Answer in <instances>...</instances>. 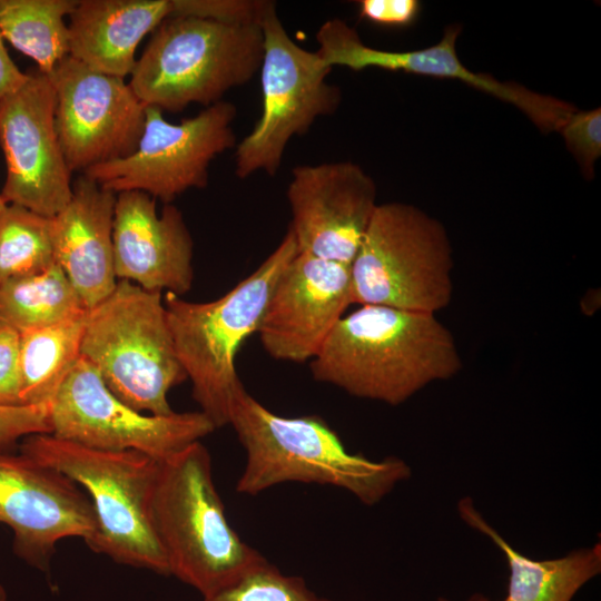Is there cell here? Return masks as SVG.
I'll list each match as a JSON object with an SVG mask.
<instances>
[{"mask_svg": "<svg viewBox=\"0 0 601 601\" xmlns=\"http://www.w3.org/2000/svg\"><path fill=\"white\" fill-rule=\"evenodd\" d=\"M443 224L416 206L378 204L351 263L353 304L436 314L453 294Z\"/></svg>", "mask_w": 601, "mask_h": 601, "instance_id": "ba28073f", "label": "cell"}, {"mask_svg": "<svg viewBox=\"0 0 601 601\" xmlns=\"http://www.w3.org/2000/svg\"><path fill=\"white\" fill-rule=\"evenodd\" d=\"M260 21L168 17L152 31L128 83L145 106L160 110L179 112L190 104H216L259 71Z\"/></svg>", "mask_w": 601, "mask_h": 601, "instance_id": "5b68a950", "label": "cell"}, {"mask_svg": "<svg viewBox=\"0 0 601 601\" xmlns=\"http://www.w3.org/2000/svg\"><path fill=\"white\" fill-rule=\"evenodd\" d=\"M459 24L449 26L437 43L415 50H385L365 45L357 31L341 19L325 21L316 33L317 55L331 68L355 71L380 68L425 77L453 79L484 91L523 111L543 132L558 131L575 110L570 102L543 95L515 82H503L491 75L465 67L456 51Z\"/></svg>", "mask_w": 601, "mask_h": 601, "instance_id": "9a60e30c", "label": "cell"}, {"mask_svg": "<svg viewBox=\"0 0 601 601\" xmlns=\"http://www.w3.org/2000/svg\"><path fill=\"white\" fill-rule=\"evenodd\" d=\"M0 406H23L21 403L19 332L2 323H0Z\"/></svg>", "mask_w": 601, "mask_h": 601, "instance_id": "f546056e", "label": "cell"}, {"mask_svg": "<svg viewBox=\"0 0 601 601\" xmlns=\"http://www.w3.org/2000/svg\"><path fill=\"white\" fill-rule=\"evenodd\" d=\"M461 519L501 549L510 568L508 594L502 601H571L583 584L601 571V544L564 556L533 560L515 550L476 510L471 497L457 504ZM467 601H492L474 594Z\"/></svg>", "mask_w": 601, "mask_h": 601, "instance_id": "44dd1931", "label": "cell"}, {"mask_svg": "<svg viewBox=\"0 0 601 601\" xmlns=\"http://www.w3.org/2000/svg\"><path fill=\"white\" fill-rule=\"evenodd\" d=\"M81 356L129 407L156 416L174 413L168 393L187 376L176 355L161 292L118 280L111 294L87 312Z\"/></svg>", "mask_w": 601, "mask_h": 601, "instance_id": "52a82bcc", "label": "cell"}, {"mask_svg": "<svg viewBox=\"0 0 601 601\" xmlns=\"http://www.w3.org/2000/svg\"><path fill=\"white\" fill-rule=\"evenodd\" d=\"M171 0H82L69 14V56L125 79L140 41L171 14Z\"/></svg>", "mask_w": 601, "mask_h": 601, "instance_id": "ffe728a7", "label": "cell"}, {"mask_svg": "<svg viewBox=\"0 0 601 601\" xmlns=\"http://www.w3.org/2000/svg\"><path fill=\"white\" fill-rule=\"evenodd\" d=\"M33 434H51L50 403L0 406V452H9L19 440Z\"/></svg>", "mask_w": 601, "mask_h": 601, "instance_id": "f1b7e54d", "label": "cell"}, {"mask_svg": "<svg viewBox=\"0 0 601 601\" xmlns=\"http://www.w3.org/2000/svg\"><path fill=\"white\" fill-rule=\"evenodd\" d=\"M373 178L357 164L298 165L287 199L298 253L351 265L377 207Z\"/></svg>", "mask_w": 601, "mask_h": 601, "instance_id": "2e32d148", "label": "cell"}, {"mask_svg": "<svg viewBox=\"0 0 601 601\" xmlns=\"http://www.w3.org/2000/svg\"><path fill=\"white\" fill-rule=\"evenodd\" d=\"M236 115L234 104L220 100L195 117L171 124L162 110L146 106L144 130L135 151L82 174L115 194L137 190L171 204L188 189L207 186L211 160L236 144Z\"/></svg>", "mask_w": 601, "mask_h": 601, "instance_id": "30bf717a", "label": "cell"}, {"mask_svg": "<svg viewBox=\"0 0 601 601\" xmlns=\"http://www.w3.org/2000/svg\"><path fill=\"white\" fill-rule=\"evenodd\" d=\"M20 453L76 482L89 496L97 533L88 545L114 561L169 575L151 502L159 461L137 451H104L51 434L24 437Z\"/></svg>", "mask_w": 601, "mask_h": 601, "instance_id": "8992f818", "label": "cell"}, {"mask_svg": "<svg viewBox=\"0 0 601 601\" xmlns=\"http://www.w3.org/2000/svg\"><path fill=\"white\" fill-rule=\"evenodd\" d=\"M51 435L104 451H137L164 461L211 434L200 411L145 415L119 401L80 356L50 401Z\"/></svg>", "mask_w": 601, "mask_h": 601, "instance_id": "8fae6325", "label": "cell"}, {"mask_svg": "<svg viewBox=\"0 0 601 601\" xmlns=\"http://www.w3.org/2000/svg\"><path fill=\"white\" fill-rule=\"evenodd\" d=\"M0 522L13 532V552L45 572L60 540L76 536L89 545L97 533L87 493L68 476L21 453L0 452Z\"/></svg>", "mask_w": 601, "mask_h": 601, "instance_id": "5bb4252c", "label": "cell"}, {"mask_svg": "<svg viewBox=\"0 0 601 601\" xmlns=\"http://www.w3.org/2000/svg\"><path fill=\"white\" fill-rule=\"evenodd\" d=\"M351 304V265L297 253L269 296L260 343L273 358L311 362Z\"/></svg>", "mask_w": 601, "mask_h": 601, "instance_id": "e0dca14e", "label": "cell"}, {"mask_svg": "<svg viewBox=\"0 0 601 601\" xmlns=\"http://www.w3.org/2000/svg\"><path fill=\"white\" fill-rule=\"evenodd\" d=\"M27 76V72H22L8 53L0 28V98L19 88Z\"/></svg>", "mask_w": 601, "mask_h": 601, "instance_id": "1f68e13d", "label": "cell"}, {"mask_svg": "<svg viewBox=\"0 0 601 601\" xmlns=\"http://www.w3.org/2000/svg\"><path fill=\"white\" fill-rule=\"evenodd\" d=\"M8 206V203L4 200L1 191H0V215L2 214V211L6 209V207Z\"/></svg>", "mask_w": 601, "mask_h": 601, "instance_id": "836d02e7", "label": "cell"}, {"mask_svg": "<svg viewBox=\"0 0 601 601\" xmlns=\"http://www.w3.org/2000/svg\"><path fill=\"white\" fill-rule=\"evenodd\" d=\"M58 264L0 284V323L19 333L50 326L87 312Z\"/></svg>", "mask_w": 601, "mask_h": 601, "instance_id": "603a6c76", "label": "cell"}, {"mask_svg": "<svg viewBox=\"0 0 601 601\" xmlns=\"http://www.w3.org/2000/svg\"><path fill=\"white\" fill-rule=\"evenodd\" d=\"M260 26L263 109L236 147L235 174L242 179L256 171L275 176L288 141L307 132L317 118L334 114L342 99L339 88L326 81L332 68L288 36L273 1Z\"/></svg>", "mask_w": 601, "mask_h": 601, "instance_id": "9c48e42d", "label": "cell"}, {"mask_svg": "<svg viewBox=\"0 0 601 601\" xmlns=\"http://www.w3.org/2000/svg\"><path fill=\"white\" fill-rule=\"evenodd\" d=\"M461 368L454 336L435 314L380 305L343 316L311 361L316 381L393 406Z\"/></svg>", "mask_w": 601, "mask_h": 601, "instance_id": "6da1fadb", "label": "cell"}, {"mask_svg": "<svg viewBox=\"0 0 601 601\" xmlns=\"http://www.w3.org/2000/svg\"><path fill=\"white\" fill-rule=\"evenodd\" d=\"M116 197L82 175L72 183L70 201L51 217L55 262L87 309L108 297L117 284L112 244Z\"/></svg>", "mask_w": 601, "mask_h": 601, "instance_id": "d6986e66", "label": "cell"}, {"mask_svg": "<svg viewBox=\"0 0 601 601\" xmlns=\"http://www.w3.org/2000/svg\"><path fill=\"white\" fill-rule=\"evenodd\" d=\"M151 514L169 575L204 599L266 561L229 524L200 441L159 462Z\"/></svg>", "mask_w": 601, "mask_h": 601, "instance_id": "3957f363", "label": "cell"}, {"mask_svg": "<svg viewBox=\"0 0 601 601\" xmlns=\"http://www.w3.org/2000/svg\"><path fill=\"white\" fill-rule=\"evenodd\" d=\"M421 12L417 0H363L359 2L362 18L381 26L407 27Z\"/></svg>", "mask_w": 601, "mask_h": 601, "instance_id": "4dcf8cb0", "label": "cell"}, {"mask_svg": "<svg viewBox=\"0 0 601 601\" xmlns=\"http://www.w3.org/2000/svg\"><path fill=\"white\" fill-rule=\"evenodd\" d=\"M228 425L246 454L236 483L240 494L256 495L287 482L315 483L346 490L371 506L411 476L403 460L353 454L319 416L277 415L244 386L233 401Z\"/></svg>", "mask_w": 601, "mask_h": 601, "instance_id": "7a4b0ae2", "label": "cell"}, {"mask_svg": "<svg viewBox=\"0 0 601 601\" xmlns=\"http://www.w3.org/2000/svg\"><path fill=\"white\" fill-rule=\"evenodd\" d=\"M47 76L56 92L58 140L71 173L135 151L146 106L125 79L95 71L70 56Z\"/></svg>", "mask_w": 601, "mask_h": 601, "instance_id": "7c38bea8", "label": "cell"}, {"mask_svg": "<svg viewBox=\"0 0 601 601\" xmlns=\"http://www.w3.org/2000/svg\"><path fill=\"white\" fill-rule=\"evenodd\" d=\"M75 0H0V28L4 40L49 75L69 56V32L65 17Z\"/></svg>", "mask_w": 601, "mask_h": 601, "instance_id": "cb8c5ba5", "label": "cell"}, {"mask_svg": "<svg viewBox=\"0 0 601 601\" xmlns=\"http://www.w3.org/2000/svg\"><path fill=\"white\" fill-rule=\"evenodd\" d=\"M169 17H195L225 22L260 21L268 1L258 0H171Z\"/></svg>", "mask_w": 601, "mask_h": 601, "instance_id": "83f0119b", "label": "cell"}, {"mask_svg": "<svg viewBox=\"0 0 601 601\" xmlns=\"http://www.w3.org/2000/svg\"><path fill=\"white\" fill-rule=\"evenodd\" d=\"M87 312L19 333L22 405L46 404L53 398L81 356Z\"/></svg>", "mask_w": 601, "mask_h": 601, "instance_id": "7402d4cb", "label": "cell"}, {"mask_svg": "<svg viewBox=\"0 0 601 601\" xmlns=\"http://www.w3.org/2000/svg\"><path fill=\"white\" fill-rule=\"evenodd\" d=\"M582 173L593 176L594 164L601 156V109L574 110L558 130Z\"/></svg>", "mask_w": 601, "mask_h": 601, "instance_id": "4316f807", "label": "cell"}, {"mask_svg": "<svg viewBox=\"0 0 601 601\" xmlns=\"http://www.w3.org/2000/svg\"><path fill=\"white\" fill-rule=\"evenodd\" d=\"M27 75L19 88L0 98V148L7 166L1 194L8 204L51 218L71 199L72 173L56 131L52 83L39 70Z\"/></svg>", "mask_w": 601, "mask_h": 601, "instance_id": "4fadbf2b", "label": "cell"}, {"mask_svg": "<svg viewBox=\"0 0 601 601\" xmlns=\"http://www.w3.org/2000/svg\"><path fill=\"white\" fill-rule=\"evenodd\" d=\"M114 268L118 280L147 290L187 294L194 282V242L181 211L130 190L117 194L112 230Z\"/></svg>", "mask_w": 601, "mask_h": 601, "instance_id": "ac0fdd59", "label": "cell"}, {"mask_svg": "<svg viewBox=\"0 0 601 601\" xmlns=\"http://www.w3.org/2000/svg\"><path fill=\"white\" fill-rule=\"evenodd\" d=\"M298 253L290 230L246 278L219 298L194 303L165 293L164 306L176 355L191 383L195 402L216 428L228 425L233 401L244 386L235 357L258 331L273 288Z\"/></svg>", "mask_w": 601, "mask_h": 601, "instance_id": "277c9868", "label": "cell"}, {"mask_svg": "<svg viewBox=\"0 0 601 601\" xmlns=\"http://www.w3.org/2000/svg\"><path fill=\"white\" fill-rule=\"evenodd\" d=\"M55 263L51 218L8 204L0 215V284Z\"/></svg>", "mask_w": 601, "mask_h": 601, "instance_id": "d4e9b609", "label": "cell"}, {"mask_svg": "<svg viewBox=\"0 0 601 601\" xmlns=\"http://www.w3.org/2000/svg\"><path fill=\"white\" fill-rule=\"evenodd\" d=\"M437 601H450V600H447L445 598H439Z\"/></svg>", "mask_w": 601, "mask_h": 601, "instance_id": "e575fe53", "label": "cell"}, {"mask_svg": "<svg viewBox=\"0 0 601 601\" xmlns=\"http://www.w3.org/2000/svg\"><path fill=\"white\" fill-rule=\"evenodd\" d=\"M204 601H329L317 595L300 577L280 572L267 560L234 584Z\"/></svg>", "mask_w": 601, "mask_h": 601, "instance_id": "484cf974", "label": "cell"}, {"mask_svg": "<svg viewBox=\"0 0 601 601\" xmlns=\"http://www.w3.org/2000/svg\"><path fill=\"white\" fill-rule=\"evenodd\" d=\"M0 601H8L7 591L1 583H0Z\"/></svg>", "mask_w": 601, "mask_h": 601, "instance_id": "d6a6232c", "label": "cell"}]
</instances>
